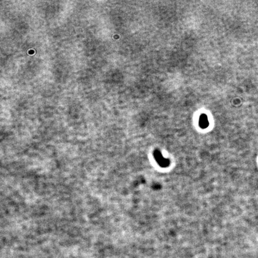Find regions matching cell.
Segmentation results:
<instances>
[{"instance_id":"cell-1","label":"cell","mask_w":258,"mask_h":258,"mask_svg":"<svg viewBox=\"0 0 258 258\" xmlns=\"http://www.w3.org/2000/svg\"><path fill=\"white\" fill-rule=\"evenodd\" d=\"M154 156L158 164L162 167H167L170 164V161L163 157L159 150H155L154 152Z\"/></svg>"},{"instance_id":"cell-2","label":"cell","mask_w":258,"mask_h":258,"mask_svg":"<svg viewBox=\"0 0 258 258\" xmlns=\"http://www.w3.org/2000/svg\"><path fill=\"white\" fill-rule=\"evenodd\" d=\"M200 125L202 128H206L208 126V122L206 116H203L200 118Z\"/></svg>"}]
</instances>
